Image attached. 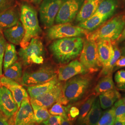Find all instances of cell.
<instances>
[{"instance_id":"42","label":"cell","mask_w":125,"mask_h":125,"mask_svg":"<svg viewBox=\"0 0 125 125\" xmlns=\"http://www.w3.org/2000/svg\"><path fill=\"white\" fill-rule=\"evenodd\" d=\"M61 125H73L72 121L69 119H64L62 118Z\"/></svg>"},{"instance_id":"27","label":"cell","mask_w":125,"mask_h":125,"mask_svg":"<svg viewBox=\"0 0 125 125\" xmlns=\"http://www.w3.org/2000/svg\"><path fill=\"white\" fill-rule=\"evenodd\" d=\"M115 86L112 78V74L102 77L96 85L94 91L97 95L107 91L115 89Z\"/></svg>"},{"instance_id":"30","label":"cell","mask_w":125,"mask_h":125,"mask_svg":"<svg viewBox=\"0 0 125 125\" xmlns=\"http://www.w3.org/2000/svg\"><path fill=\"white\" fill-rule=\"evenodd\" d=\"M31 104L36 123H41L49 119L51 115L47 108L40 107L34 103H31Z\"/></svg>"},{"instance_id":"43","label":"cell","mask_w":125,"mask_h":125,"mask_svg":"<svg viewBox=\"0 0 125 125\" xmlns=\"http://www.w3.org/2000/svg\"><path fill=\"white\" fill-rule=\"evenodd\" d=\"M3 58L0 57V77L2 76V63Z\"/></svg>"},{"instance_id":"22","label":"cell","mask_w":125,"mask_h":125,"mask_svg":"<svg viewBox=\"0 0 125 125\" xmlns=\"http://www.w3.org/2000/svg\"><path fill=\"white\" fill-rule=\"evenodd\" d=\"M121 98V94L115 89L108 90L99 95L100 106L103 109L111 107L114 103Z\"/></svg>"},{"instance_id":"46","label":"cell","mask_w":125,"mask_h":125,"mask_svg":"<svg viewBox=\"0 0 125 125\" xmlns=\"http://www.w3.org/2000/svg\"><path fill=\"white\" fill-rule=\"evenodd\" d=\"M121 56L125 57V47H123L121 48Z\"/></svg>"},{"instance_id":"41","label":"cell","mask_w":125,"mask_h":125,"mask_svg":"<svg viewBox=\"0 0 125 125\" xmlns=\"http://www.w3.org/2000/svg\"><path fill=\"white\" fill-rule=\"evenodd\" d=\"M0 125H9L7 119L0 112Z\"/></svg>"},{"instance_id":"15","label":"cell","mask_w":125,"mask_h":125,"mask_svg":"<svg viewBox=\"0 0 125 125\" xmlns=\"http://www.w3.org/2000/svg\"><path fill=\"white\" fill-rule=\"evenodd\" d=\"M0 84L9 89L11 92L13 98L18 105V108L24 99L28 98L27 91L17 82L11 80L4 76L0 77Z\"/></svg>"},{"instance_id":"19","label":"cell","mask_w":125,"mask_h":125,"mask_svg":"<svg viewBox=\"0 0 125 125\" xmlns=\"http://www.w3.org/2000/svg\"><path fill=\"white\" fill-rule=\"evenodd\" d=\"M25 33L24 28L20 21L15 25L3 30L5 38L13 45H20Z\"/></svg>"},{"instance_id":"44","label":"cell","mask_w":125,"mask_h":125,"mask_svg":"<svg viewBox=\"0 0 125 125\" xmlns=\"http://www.w3.org/2000/svg\"><path fill=\"white\" fill-rule=\"evenodd\" d=\"M114 125H125V122L115 120Z\"/></svg>"},{"instance_id":"18","label":"cell","mask_w":125,"mask_h":125,"mask_svg":"<svg viewBox=\"0 0 125 125\" xmlns=\"http://www.w3.org/2000/svg\"><path fill=\"white\" fill-rule=\"evenodd\" d=\"M99 60L102 67L112 58L114 49L112 41L109 40H99L96 42Z\"/></svg>"},{"instance_id":"13","label":"cell","mask_w":125,"mask_h":125,"mask_svg":"<svg viewBox=\"0 0 125 125\" xmlns=\"http://www.w3.org/2000/svg\"><path fill=\"white\" fill-rule=\"evenodd\" d=\"M18 105L11 92L4 86L0 87V110L8 118H11L18 110Z\"/></svg>"},{"instance_id":"21","label":"cell","mask_w":125,"mask_h":125,"mask_svg":"<svg viewBox=\"0 0 125 125\" xmlns=\"http://www.w3.org/2000/svg\"><path fill=\"white\" fill-rule=\"evenodd\" d=\"M102 115V110L100 106L99 99L97 97L81 125H95L101 117Z\"/></svg>"},{"instance_id":"23","label":"cell","mask_w":125,"mask_h":125,"mask_svg":"<svg viewBox=\"0 0 125 125\" xmlns=\"http://www.w3.org/2000/svg\"><path fill=\"white\" fill-rule=\"evenodd\" d=\"M114 49V55L112 58L107 64L103 66V69L99 74V77H102L108 74H112L113 70L115 66L116 62L121 58V49L118 46V44L115 42H112Z\"/></svg>"},{"instance_id":"16","label":"cell","mask_w":125,"mask_h":125,"mask_svg":"<svg viewBox=\"0 0 125 125\" xmlns=\"http://www.w3.org/2000/svg\"><path fill=\"white\" fill-rule=\"evenodd\" d=\"M20 13L16 7L12 6L0 13V31L15 25L20 21Z\"/></svg>"},{"instance_id":"1","label":"cell","mask_w":125,"mask_h":125,"mask_svg":"<svg viewBox=\"0 0 125 125\" xmlns=\"http://www.w3.org/2000/svg\"><path fill=\"white\" fill-rule=\"evenodd\" d=\"M84 41L80 37L56 40L50 45V51L58 62L67 63L80 55Z\"/></svg>"},{"instance_id":"26","label":"cell","mask_w":125,"mask_h":125,"mask_svg":"<svg viewBox=\"0 0 125 125\" xmlns=\"http://www.w3.org/2000/svg\"><path fill=\"white\" fill-rule=\"evenodd\" d=\"M3 58L4 71L17 61L18 56L15 47L13 44L7 43Z\"/></svg>"},{"instance_id":"34","label":"cell","mask_w":125,"mask_h":125,"mask_svg":"<svg viewBox=\"0 0 125 125\" xmlns=\"http://www.w3.org/2000/svg\"><path fill=\"white\" fill-rule=\"evenodd\" d=\"M115 80L119 89H125V70H121L116 72Z\"/></svg>"},{"instance_id":"29","label":"cell","mask_w":125,"mask_h":125,"mask_svg":"<svg viewBox=\"0 0 125 125\" xmlns=\"http://www.w3.org/2000/svg\"><path fill=\"white\" fill-rule=\"evenodd\" d=\"M97 95L95 93L92 94L87 99L85 100V102L82 105L79 110L80 113L77 120L78 123L79 125H81L85 117L89 112L95 99L97 97Z\"/></svg>"},{"instance_id":"17","label":"cell","mask_w":125,"mask_h":125,"mask_svg":"<svg viewBox=\"0 0 125 125\" xmlns=\"http://www.w3.org/2000/svg\"><path fill=\"white\" fill-rule=\"evenodd\" d=\"M103 0H84L75 18L76 22H82L91 17Z\"/></svg>"},{"instance_id":"51","label":"cell","mask_w":125,"mask_h":125,"mask_svg":"<svg viewBox=\"0 0 125 125\" xmlns=\"http://www.w3.org/2000/svg\"></svg>"},{"instance_id":"20","label":"cell","mask_w":125,"mask_h":125,"mask_svg":"<svg viewBox=\"0 0 125 125\" xmlns=\"http://www.w3.org/2000/svg\"><path fill=\"white\" fill-rule=\"evenodd\" d=\"M59 82L57 76L45 83L33 85L31 86H28L27 87V92L29 94L30 98H35L38 96L40 95L41 94H44L48 91L50 90L53 89Z\"/></svg>"},{"instance_id":"6","label":"cell","mask_w":125,"mask_h":125,"mask_svg":"<svg viewBox=\"0 0 125 125\" xmlns=\"http://www.w3.org/2000/svg\"><path fill=\"white\" fill-rule=\"evenodd\" d=\"M79 61L90 73L97 72L102 67L99 60L96 42L88 40L84 41Z\"/></svg>"},{"instance_id":"39","label":"cell","mask_w":125,"mask_h":125,"mask_svg":"<svg viewBox=\"0 0 125 125\" xmlns=\"http://www.w3.org/2000/svg\"><path fill=\"white\" fill-rule=\"evenodd\" d=\"M125 40V25L124 27V28L122 30V31H121L120 36H119V37L117 39V40L115 41H114V42H115L117 44L121 43V42L124 41Z\"/></svg>"},{"instance_id":"49","label":"cell","mask_w":125,"mask_h":125,"mask_svg":"<svg viewBox=\"0 0 125 125\" xmlns=\"http://www.w3.org/2000/svg\"><path fill=\"white\" fill-rule=\"evenodd\" d=\"M0 87H1V85H0Z\"/></svg>"},{"instance_id":"37","label":"cell","mask_w":125,"mask_h":125,"mask_svg":"<svg viewBox=\"0 0 125 125\" xmlns=\"http://www.w3.org/2000/svg\"><path fill=\"white\" fill-rule=\"evenodd\" d=\"M14 0H0V13L13 6Z\"/></svg>"},{"instance_id":"38","label":"cell","mask_w":125,"mask_h":125,"mask_svg":"<svg viewBox=\"0 0 125 125\" xmlns=\"http://www.w3.org/2000/svg\"><path fill=\"white\" fill-rule=\"evenodd\" d=\"M6 41L4 36L0 31V57L3 58L6 46Z\"/></svg>"},{"instance_id":"3","label":"cell","mask_w":125,"mask_h":125,"mask_svg":"<svg viewBox=\"0 0 125 125\" xmlns=\"http://www.w3.org/2000/svg\"><path fill=\"white\" fill-rule=\"evenodd\" d=\"M92 76L87 74L75 76L66 81L62 86L63 98L68 103L81 100L91 85Z\"/></svg>"},{"instance_id":"36","label":"cell","mask_w":125,"mask_h":125,"mask_svg":"<svg viewBox=\"0 0 125 125\" xmlns=\"http://www.w3.org/2000/svg\"><path fill=\"white\" fill-rule=\"evenodd\" d=\"M62 117L59 115H51L49 119L43 122L44 125H61Z\"/></svg>"},{"instance_id":"12","label":"cell","mask_w":125,"mask_h":125,"mask_svg":"<svg viewBox=\"0 0 125 125\" xmlns=\"http://www.w3.org/2000/svg\"><path fill=\"white\" fill-rule=\"evenodd\" d=\"M88 72L82 63L78 60L75 59L59 68L58 78L59 81H66L76 75H84Z\"/></svg>"},{"instance_id":"50","label":"cell","mask_w":125,"mask_h":125,"mask_svg":"<svg viewBox=\"0 0 125 125\" xmlns=\"http://www.w3.org/2000/svg\"></svg>"},{"instance_id":"48","label":"cell","mask_w":125,"mask_h":125,"mask_svg":"<svg viewBox=\"0 0 125 125\" xmlns=\"http://www.w3.org/2000/svg\"><path fill=\"white\" fill-rule=\"evenodd\" d=\"M123 102H124V103L125 105V97L123 99Z\"/></svg>"},{"instance_id":"14","label":"cell","mask_w":125,"mask_h":125,"mask_svg":"<svg viewBox=\"0 0 125 125\" xmlns=\"http://www.w3.org/2000/svg\"><path fill=\"white\" fill-rule=\"evenodd\" d=\"M36 123L30 101L28 98L24 99L16 114L14 125H35Z\"/></svg>"},{"instance_id":"33","label":"cell","mask_w":125,"mask_h":125,"mask_svg":"<svg viewBox=\"0 0 125 125\" xmlns=\"http://www.w3.org/2000/svg\"><path fill=\"white\" fill-rule=\"evenodd\" d=\"M113 107L115 120L125 122V105L123 99L117 100Z\"/></svg>"},{"instance_id":"9","label":"cell","mask_w":125,"mask_h":125,"mask_svg":"<svg viewBox=\"0 0 125 125\" xmlns=\"http://www.w3.org/2000/svg\"><path fill=\"white\" fill-rule=\"evenodd\" d=\"M84 0H62L55 19L57 24L72 22L78 13Z\"/></svg>"},{"instance_id":"40","label":"cell","mask_w":125,"mask_h":125,"mask_svg":"<svg viewBox=\"0 0 125 125\" xmlns=\"http://www.w3.org/2000/svg\"><path fill=\"white\" fill-rule=\"evenodd\" d=\"M115 66L119 67H125V57L121 56L116 62Z\"/></svg>"},{"instance_id":"5","label":"cell","mask_w":125,"mask_h":125,"mask_svg":"<svg viewBox=\"0 0 125 125\" xmlns=\"http://www.w3.org/2000/svg\"><path fill=\"white\" fill-rule=\"evenodd\" d=\"M18 54L24 65L43 63L45 56L44 45L40 39L32 38L27 46L20 49Z\"/></svg>"},{"instance_id":"28","label":"cell","mask_w":125,"mask_h":125,"mask_svg":"<svg viewBox=\"0 0 125 125\" xmlns=\"http://www.w3.org/2000/svg\"><path fill=\"white\" fill-rule=\"evenodd\" d=\"M4 75L5 77L14 81L20 82L22 76V68L21 62H17L4 70Z\"/></svg>"},{"instance_id":"8","label":"cell","mask_w":125,"mask_h":125,"mask_svg":"<svg viewBox=\"0 0 125 125\" xmlns=\"http://www.w3.org/2000/svg\"><path fill=\"white\" fill-rule=\"evenodd\" d=\"M56 76L57 74L52 68L42 67L33 72H24L21 83L25 86H31L47 82Z\"/></svg>"},{"instance_id":"4","label":"cell","mask_w":125,"mask_h":125,"mask_svg":"<svg viewBox=\"0 0 125 125\" xmlns=\"http://www.w3.org/2000/svg\"><path fill=\"white\" fill-rule=\"evenodd\" d=\"M20 20L25 29V35L20 45L21 48L27 46L32 38L39 36L42 32L35 9L31 5L23 3L21 6Z\"/></svg>"},{"instance_id":"10","label":"cell","mask_w":125,"mask_h":125,"mask_svg":"<svg viewBox=\"0 0 125 125\" xmlns=\"http://www.w3.org/2000/svg\"><path fill=\"white\" fill-rule=\"evenodd\" d=\"M65 100L62 94V85L59 82L53 89L35 98H31L30 103L48 108L58 102L63 104Z\"/></svg>"},{"instance_id":"7","label":"cell","mask_w":125,"mask_h":125,"mask_svg":"<svg viewBox=\"0 0 125 125\" xmlns=\"http://www.w3.org/2000/svg\"><path fill=\"white\" fill-rule=\"evenodd\" d=\"M89 31L78 26H73L70 23L58 24L49 27L47 36L50 40L71 38L81 37L87 35Z\"/></svg>"},{"instance_id":"31","label":"cell","mask_w":125,"mask_h":125,"mask_svg":"<svg viewBox=\"0 0 125 125\" xmlns=\"http://www.w3.org/2000/svg\"><path fill=\"white\" fill-rule=\"evenodd\" d=\"M115 118L113 106L103 113L98 122L95 125H114Z\"/></svg>"},{"instance_id":"47","label":"cell","mask_w":125,"mask_h":125,"mask_svg":"<svg viewBox=\"0 0 125 125\" xmlns=\"http://www.w3.org/2000/svg\"><path fill=\"white\" fill-rule=\"evenodd\" d=\"M123 47H125V41L123 42Z\"/></svg>"},{"instance_id":"11","label":"cell","mask_w":125,"mask_h":125,"mask_svg":"<svg viewBox=\"0 0 125 125\" xmlns=\"http://www.w3.org/2000/svg\"><path fill=\"white\" fill-rule=\"evenodd\" d=\"M62 2V0H43L41 2L39 13L40 20L45 27L49 28L53 25Z\"/></svg>"},{"instance_id":"32","label":"cell","mask_w":125,"mask_h":125,"mask_svg":"<svg viewBox=\"0 0 125 125\" xmlns=\"http://www.w3.org/2000/svg\"><path fill=\"white\" fill-rule=\"evenodd\" d=\"M68 106H64L59 102L54 103L49 110L50 114L52 115H59L64 119H68L67 112Z\"/></svg>"},{"instance_id":"45","label":"cell","mask_w":125,"mask_h":125,"mask_svg":"<svg viewBox=\"0 0 125 125\" xmlns=\"http://www.w3.org/2000/svg\"><path fill=\"white\" fill-rule=\"evenodd\" d=\"M29 0L34 4H38L40 3L43 0Z\"/></svg>"},{"instance_id":"24","label":"cell","mask_w":125,"mask_h":125,"mask_svg":"<svg viewBox=\"0 0 125 125\" xmlns=\"http://www.w3.org/2000/svg\"><path fill=\"white\" fill-rule=\"evenodd\" d=\"M106 20L104 17L95 13L87 20L78 23L77 26L87 31H92L98 28Z\"/></svg>"},{"instance_id":"35","label":"cell","mask_w":125,"mask_h":125,"mask_svg":"<svg viewBox=\"0 0 125 125\" xmlns=\"http://www.w3.org/2000/svg\"><path fill=\"white\" fill-rule=\"evenodd\" d=\"M68 106L67 116L70 121H73L79 116L80 111L79 109L75 106H72L71 105H69Z\"/></svg>"},{"instance_id":"25","label":"cell","mask_w":125,"mask_h":125,"mask_svg":"<svg viewBox=\"0 0 125 125\" xmlns=\"http://www.w3.org/2000/svg\"><path fill=\"white\" fill-rule=\"evenodd\" d=\"M117 5L116 0H103L99 6L95 13L102 15L107 20L113 15Z\"/></svg>"},{"instance_id":"2","label":"cell","mask_w":125,"mask_h":125,"mask_svg":"<svg viewBox=\"0 0 125 125\" xmlns=\"http://www.w3.org/2000/svg\"><path fill=\"white\" fill-rule=\"evenodd\" d=\"M125 25V13L117 14L102 24L96 29L89 32L86 35L87 40L95 42L103 40L114 41L120 36Z\"/></svg>"}]
</instances>
